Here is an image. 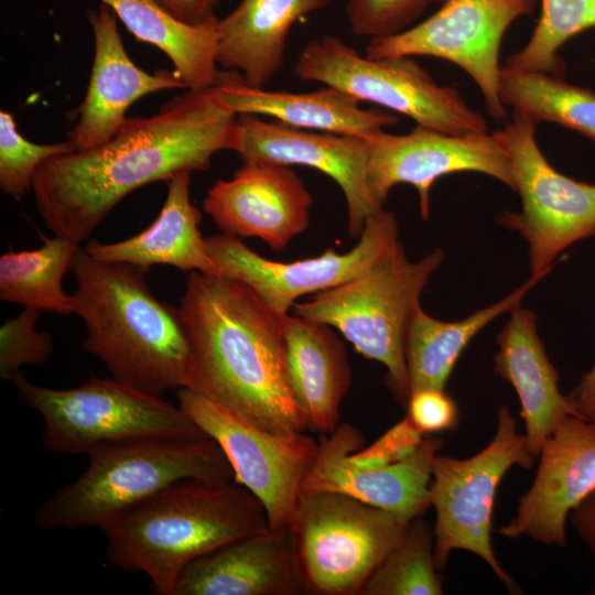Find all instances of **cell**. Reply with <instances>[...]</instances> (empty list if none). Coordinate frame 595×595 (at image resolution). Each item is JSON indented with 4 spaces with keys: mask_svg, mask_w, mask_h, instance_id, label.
Instances as JSON below:
<instances>
[{
    "mask_svg": "<svg viewBox=\"0 0 595 595\" xmlns=\"http://www.w3.org/2000/svg\"><path fill=\"white\" fill-rule=\"evenodd\" d=\"M368 147V186L383 207L398 184L414 186L420 215H430V192L441 177L475 172L493 177L515 192L508 153L493 133L451 134L415 126L408 133L378 130L365 137Z\"/></svg>",
    "mask_w": 595,
    "mask_h": 595,
    "instance_id": "9a60e30c",
    "label": "cell"
},
{
    "mask_svg": "<svg viewBox=\"0 0 595 595\" xmlns=\"http://www.w3.org/2000/svg\"><path fill=\"white\" fill-rule=\"evenodd\" d=\"M509 314L496 337L498 350L494 356V374L516 390L527 444L538 457L542 445L562 420L582 414L570 397L559 389V372L540 338L537 315L521 305Z\"/></svg>",
    "mask_w": 595,
    "mask_h": 595,
    "instance_id": "7402d4cb",
    "label": "cell"
},
{
    "mask_svg": "<svg viewBox=\"0 0 595 595\" xmlns=\"http://www.w3.org/2000/svg\"><path fill=\"white\" fill-rule=\"evenodd\" d=\"M293 73L402 113L420 127L451 134L488 132L486 119L459 91L437 84L412 56L371 58L336 36L324 35L304 45Z\"/></svg>",
    "mask_w": 595,
    "mask_h": 595,
    "instance_id": "ba28073f",
    "label": "cell"
},
{
    "mask_svg": "<svg viewBox=\"0 0 595 595\" xmlns=\"http://www.w3.org/2000/svg\"><path fill=\"white\" fill-rule=\"evenodd\" d=\"M410 522L340 493L301 490L289 529L309 594L358 595Z\"/></svg>",
    "mask_w": 595,
    "mask_h": 595,
    "instance_id": "9c48e42d",
    "label": "cell"
},
{
    "mask_svg": "<svg viewBox=\"0 0 595 595\" xmlns=\"http://www.w3.org/2000/svg\"><path fill=\"white\" fill-rule=\"evenodd\" d=\"M443 0H346L345 11L353 34L387 37L410 28L434 3Z\"/></svg>",
    "mask_w": 595,
    "mask_h": 595,
    "instance_id": "e575fe53",
    "label": "cell"
},
{
    "mask_svg": "<svg viewBox=\"0 0 595 595\" xmlns=\"http://www.w3.org/2000/svg\"><path fill=\"white\" fill-rule=\"evenodd\" d=\"M177 402L220 446L232 468V480L262 502L270 529H289L318 442L306 432L261 430L187 388L177 390Z\"/></svg>",
    "mask_w": 595,
    "mask_h": 595,
    "instance_id": "4fadbf2b",
    "label": "cell"
},
{
    "mask_svg": "<svg viewBox=\"0 0 595 595\" xmlns=\"http://www.w3.org/2000/svg\"><path fill=\"white\" fill-rule=\"evenodd\" d=\"M79 244L55 236L32 250L0 257V300L62 315L75 313L74 295L62 280L71 271Z\"/></svg>",
    "mask_w": 595,
    "mask_h": 595,
    "instance_id": "f1b7e54d",
    "label": "cell"
},
{
    "mask_svg": "<svg viewBox=\"0 0 595 595\" xmlns=\"http://www.w3.org/2000/svg\"><path fill=\"white\" fill-rule=\"evenodd\" d=\"M178 311L190 348L185 388L271 433L310 429L290 383L284 316L245 282L198 271Z\"/></svg>",
    "mask_w": 595,
    "mask_h": 595,
    "instance_id": "7a4b0ae2",
    "label": "cell"
},
{
    "mask_svg": "<svg viewBox=\"0 0 595 595\" xmlns=\"http://www.w3.org/2000/svg\"><path fill=\"white\" fill-rule=\"evenodd\" d=\"M534 459L505 404L498 408L495 435L482 451L467 458L436 454L430 500L435 510L433 551L439 571L446 566L452 551H468L479 556L510 592H518L493 549L494 506L506 473L513 466L529 469Z\"/></svg>",
    "mask_w": 595,
    "mask_h": 595,
    "instance_id": "30bf717a",
    "label": "cell"
},
{
    "mask_svg": "<svg viewBox=\"0 0 595 595\" xmlns=\"http://www.w3.org/2000/svg\"><path fill=\"white\" fill-rule=\"evenodd\" d=\"M75 151L67 140L53 144L28 141L17 128L12 113L0 111V188L20 198L32 190L33 177L47 160Z\"/></svg>",
    "mask_w": 595,
    "mask_h": 595,
    "instance_id": "d6a6232c",
    "label": "cell"
},
{
    "mask_svg": "<svg viewBox=\"0 0 595 595\" xmlns=\"http://www.w3.org/2000/svg\"><path fill=\"white\" fill-rule=\"evenodd\" d=\"M238 121L242 132L238 155L242 163L309 166L338 184L346 199L351 238H359L366 220L383 209L368 186L365 138L295 129L250 113L238 115Z\"/></svg>",
    "mask_w": 595,
    "mask_h": 595,
    "instance_id": "ac0fdd59",
    "label": "cell"
},
{
    "mask_svg": "<svg viewBox=\"0 0 595 595\" xmlns=\"http://www.w3.org/2000/svg\"><path fill=\"white\" fill-rule=\"evenodd\" d=\"M588 419L595 422V410ZM570 520L580 539L595 555V489L571 512Z\"/></svg>",
    "mask_w": 595,
    "mask_h": 595,
    "instance_id": "f35d334b",
    "label": "cell"
},
{
    "mask_svg": "<svg viewBox=\"0 0 595 595\" xmlns=\"http://www.w3.org/2000/svg\"><path fill=\"white\" fill-rule=\"evenodd\" d=\"M567 396L577 411L588 419L589 414L595 410V361Z\"/></svg>",
    "mask_w": 595,
    "mask_h": 595,
    "instance_id": "ab89813d",
    "label": "cell"
},
{
    "mask_svg": "<svg viewBox=\"0 0 595 595\" xmlns=\"http://www.w3.org/2000/svg\"><path fill=\"white\" fill-rule=\"evenodd\" d=\"M40 310L23 307L22 312L0 328V377L11 381L26 365L39 366L53 353L52 336L36 331Z\"/></svg>",
    "mask_w": 595,
    "mask_h": 595,
    "instance_id": "836d02e7",
    "label": "cell"
},
{
    "mask_svg": "<svg viewBox=\"0 0 595 595\" xmlns=\"http://www.w3.org/2000/svg\"><path fill=\"white\" fill-rule=\"evenodd\" d=\"M309 594L290 529L251 534L191 562L174 595Z\"/></svg>",
    "mask_w": 595,
    "mask_h": 595,
    "instance_id": "44dd1931",
    "label": "cell"
},
{
    "mask_svg": "<svg viewBox=\"0 0 595 595\" xmlns=\"http://www.w3.org/2000/svg\"><path fill=\"white\" fill-rule=\"evenodd\" d=\"M149 267L93 258L73 259L75 313L86 327L83 348L112 377L152 396L185 388L190 348L178 309L158 300Z\"/></svg>",
    "mask_w": 595,
    "mask_h": 595,
    "instance_id": "277c9868",
    "label": "cell"
},
{
    "mask_svg": "<svg viewBox=\"0 0 595 595\" xmlns=\"http://www.w3.org/2000/svg\"><path fill=\"white\" fill-rule=\"evenodd\" d=\"M12 383L21 401L43 419L42 443L58 454H88L94 448L145 437H208L180 408L115 377H90L69 389L29 381Z\"/></svg>",
    "mask_w": 595,
    "mask_h": 595,
    "instance_id": "52a82bcc",
    "label": "cell"
},
{
    "mask_svg": "<svg viewBox=\"0 0 595 595\" xmlns=\"http://www.w3.org/2000/svg\"><path fill=\"white\" fill-rule=\"evenodd\" d=\"M433 550L432 526L422 517L413 519L358 595H442L443 582Z\"/></svg>",
    "mask_w": 595,
    "mask_h": 595,
    "instance_id": "4dcf8cb0",
    "label": "cell"
},
{
    "mask_svg": "<svg viewBox=\"0 0 595 595\" xmlns=\"http://www.w3.org/2000/svg\"><path fill=\"white\" fill-rule=\"evenodd\" d=\"M536 4L537 0H443L425 20L400 33L369 40L365 55L451 62L478 86L490 117L501 120L507 116L500 99L501 42L509 26L531 15Z\"/></svg>",
    "mask_w": 595,
    "mask_h": 595,
    "instance_id": "7c38bea8",
    "label": "cell"
},
{
    "mask_svg": "<svg viewBox=\"0 0 595 595\" xmlns=\"http://www.w3.org/2000/svg\"><path fill=\"white\" fill-rule=\"evenodd\" d=\"M537 125L513 112L494 132L508 153L521 198L519 212L504 210L497 221L527 241L531 275L543 279L562 251L595 235V184L571 178L549 163L536 139Z\"/></svg>",
    "mask_w": 595,
    "mask_h": 595,
    "instance_id": "8fae6325",
    "label": "cell"
},
{
    "mask_svg": "<svg viewBox=\"0 0 595 595\" xmlns=\"http://www.w3.org/2000/svg\"><path fill=\"white\" fill-rule=\"evenodd\" d=\"M327 3V0H240L230 13L218 19V66L237 72L251 87L264 88L283 67L292 26Z\"/></svg>",
    "mask_w": 595,
    "mask_h": 595,
    "instance_id": "cb8c5ba5",
    "label": "cell"
},
{
    "mask_svg": "<svg viewBox=\"0 0 595 595\" xmlns=\"http://www.w3.org/2000/svg\"><path fill=\"white\" fill-rule=\"evenodd\" d=\"M538 457L530 488L519 498L515 516L497 532L507 539L528 537L564 548L567 518L595 489V422L566 416Z\"/></svg>",
    "mask_w": 595,
    "mask_h": 595,
    "instance_id": "2e32d148",
    "label": "cell"
},
{
    "mask_svg": "<svg viewBox=\"0 0 595 595\" xmlns=\"http://www.w3.org/2000/svg\"><path fill=\"white\" fill-rule=\"evenodd\" d=\"M95 53L77 122L68 133L75 151L98 148L113 138L128 119V108L141 97L166 89L187 88L173 71L150 74L138 67L125 50L118 18L105 3L88 10Z\"/></svg>",
    "mask_w": 595,
    "mask_h": 595,
    "instance_id": "ffe728a7",
    "label": "cell"
},
{
    "mask_svg": "<svg viewBox=\"0 0 595 595\" xmlns=\"http://www.w3.org/2000/svg\"><path fill=\"white\" fill-rule=\"evenodd\" d=\"M182 21L190 24H205L217 20L216 8L220 0H158Z\"/></svg>",
    "mask_w": 595,
    "mask_h": 595,
    "instance_id": "74e56055",
    "label": "cell"
},
{
    "mask_svg": "<svg viewBox=\"0 0 595 595\" xmlns=\"http://www.w3.org/2000/svg\"><path fill=\"white\" fill-rule=\"evenodd\" d=\"M312 194L290 166L242 163L229 180L208 190L203 209L224 234L259 238L284 249L310 225Z\"/></svg>",
    "mask_w": 595,
    "mask_h": 595,
    "instance_id": "d6986e66",
    "label": "cell"
},
{
    "mask_svg": "<svg viewBox=\"0 0 595 595\" xmlns=\"http://www.w3.org/2000/svg\"><path fill=\"white\" fill-rule=\"evenodd\" d=\"M592 594H595V586H594V588H593V592H592Z\"/></svg>",
    "mask_w": 595,
    "mask_h": 595,
    "instance_id": "60d3db41",
    "label": "cell"
},
{
    "mask_svg": "<svg viewBox=\"0 0 595 595\" xmlns=\"http://www.w3.org/2000/svg\"><path fill=\"white\" fill-rule=\"evenodd\" d=\"M140 41L161 50L187 89L214 87L220 71L216 61L218 19L190 24L158 0H99Z\"/></svg>",
    "mask_w": 595,
    "mask_h": 595,
    "instance_id": "4316f807",
    "label": "cell"
},
{
    "mask_svg": "<svg viewBox=\"0 0 595 595\" xmlns=\"http://www.w3.org/2000/svg\"><path fill=\"white\" fill-rule=\"evenodd\" d=\"M399 241L398 220L385 208L366 220L358 242L349 251L329 248L317 257L292 262L269 260L237 236L223 232L206 238L220 273L245 282L281 316L289 314L296 299L366 273Z\"/></svg>",
    "mask_w": 595,
    "mask_h": 595,
    "instance_id": "5bb4252c",
    "label": "cell"
},
{
    "mask_svg": "<svg viewBox=\"0 0 595 595\" xmlns=\"http://www.w3.org/2000/svg\"><path fill=\"white\" fill-rule=\"evenodd\" d=\"M215 88L236 115L266 116L301 130L365 138L399 122L394 112L361 108L359 100L329 86L307 93L267 90L221 69Z\"/></svg>",
    "mask_w": 595,
    "mask_h": 595,
    "instance_id": "603a6c76",
    "label": "cell"
},
{
    "mask_svg": "<svg viewBox=\"0 0 595 595\" xmlns=\"http://www.w3.org/2000/svg\"><path fill=\"white\" fill-rule=\"evenodd\" d=\"M423 437L424 434L405 415L369 446L349 453L347 461L360 468L390 465L411 455Z\"/></svg>",
    "mask_w": 595,
    "mask_h": 595,
    "instance_id": "d590c367",
    "label": "cell"
},
{
    "mask_svg": "<svg viewBox=\"0 0 595 595\" xmlns=\"http://www.w3.org/2000/svg\"><path fill=\"white\" fill-rule=\"evenodd\" d=\"M500 99L537 123L553 122L595 141V91L561 76L502 65Z\"/></svg>",
    "mask_w": 595,
    "mask_h": 595,
    "instance_id": "f546056e",
    "label": "cell"
},
{
    "mask_svg": "<svg viewBox=\"0 0 595 595\" xmlns=\"http://www.w3.org/2000/svg\"><path fill=\"white\" fill-rule=\"evenodd\" d=\"M443 257L442 249L435 248L411 261L399 241L369 271L315 294L311 301L294 303L293 313L336 328L356 351L382 364L387 386L407 405V332Z\"/></svg>",
    "mask_w": 595,
    "mask_h": 595,
    "instance_id": "8992f818",
    "label": "cell"
},
{
    "mask_svg": "<svg viewBox=\"0 0 595 595\" xmlns=\"http://www.w3.org/2000/svg\"><path fill=\"white\" fill-rule=\"evenodd\" d=\"M540 17L527 44L504 66L563 76L559 51L577 34L595 28V0H540Z\"/></svg>",
    "mask_w": 595,
    "mask_h": 595,
    "instance_id": "1f68e13d",
    "label": "cell"
},
{
    "mask_svg": "<svg viewBox=\"0 0 595 595\" xmlns=\"http://www.w3.org/2000/svg\"><path fill=\"white\" fill-rule=\"evenodd\" d=\"M86 470L41 504V530L101 527L113 516L184 478L232 480L225 453L210 437H145L90 451Z\"/></svg>",
    "mask_w": 595,
    "mask_h": 595,
    "instance_id": "5b68a950",
    "label": "cell"
},
{
    "mask_svg": "<svg viewBox=\"0 0 595 595\" xmlns=\"http://www.w3.org/2000/svg\"><path fill=\"white\" fill-rule=\"evenodd\" d=\"M364 443L361 433L349 423H339L332 433L324 434L302 490L340 493L409 522L422 517L431 507L433 459L443 440L424 435L411 455L378 468H360L347 461V455Z\"/></svg>",
    "mask_w": 595,
    "mask_h": 595,
    "instance_id": "e0dca14e",
    "label": "cell"
},
{
    "mask_svg": "<svg viewBox=\"0 0 595 595\" xmlns=\"http://www.w3.org/2000/svg\"><path fill=\"white\" fill-rule=\"evenodd\" d=\"M241 144L238 115L215 86L187 89L155 115L128 118L105 144L44 162L32 182L36 209L55 236L80 244L134 190L204 171Z\"/></svg>",
    "mask_w": 595,
    "mask_h": 595,
    "instance_id": "6da1fadb",
    "label": "cell"
},
{
    "mask_svg": "<svg viewBox=\"0 0 595 595\" xmlns=\"http://www.w3.org/2000/svg\"><path fill=\"white\" fill-rule=\"evenodd\" d=\"M407 415L424 435L455 431L458 426V407L442 389L412 391L407 403Z\"/></svg>",
    "mask_w": 595,
    "mask_h": 595,
    "instance_id": "8d00e7d4",
    "label": "cell"
},
{
    "mask_svg": "<svg viewBox=\"0 0 595 595\" xmlns=\"http://www.w3.org/2000/svg\"><path fill=\"white\" fill-rule=\"evenodd\" d=\"M105 558L141 572L159 595H174L197 558L269 527L262 502L234 480L184 478L113 516L100 527Z\"/></svg>",
    "mask_w": 595,
    "mask_h": 595,
    "instance_id": "3957f363",
    "label": "cell"
},
{
    "mask_svg": "<svg viewBox=\"0 0 595 595\" xmlns=\"http://www.w3.org/2000/svg\"><path fill=\"white\" fill-rule=\"evenodd\" d=\"M286 363L294 397L310 429L332 433L351 380L346 347L331 326L296 314L283 318Z\"/></svg>",
    "mask_w": 595,
    "mask_h": 595,
    "instance_id": "d4e9b609",
    "label": "cell"
},
{
    "mask_svg": "<svg viewBox=\"0 0 595 595\" xmlns=\"http://www.w3.org/2000/svg\"><path fill=\"white\" fill-rule=\"evenodd\" d=\"M542 278H530L507 296L458 321L432 317L420 306L405 337V364L410 393L423 388L445 390L459 356L472 339L495 318L521 304Z\"/></svg>",
    "mask_w": 595,
    "mask_h": 595,
    "instance_id": "83f0119b",
    "label": "cell"
},
{
    "mask_svg": "<svg viewBox=\"0 0 595 595\" xmlns=\"http://www.w3.org/2000/svg\"><path fill=\"white\" fill-rule=\"evenodd\" d=\"M191 174L183 171L167 181L161 212L143 231L118 242L91 240L84 249L97 260L221 274L198 228L202 215L191 201Z\"/></svg>",
    "mask_w": 595,
    "mask_h": 595,
    "instance_id": "484cf974",
    "label": "cell"
}]
</instances>
